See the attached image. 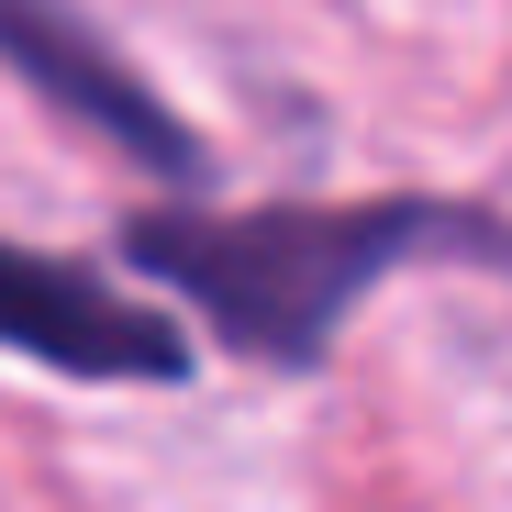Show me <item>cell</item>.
<instances>
[{"instance_id": "obj_1", "label": "cell", "mask_w": 512, "mask_h": 512, "mask_svg": "<svg viewBox=\"0 0 512 512\" xmlns=\"http://www.w3.org/2000/svg\"><path fill=\"white\" fill-rule=\"evenodd\" d=\"M501 212L479 201H156L123 223V256L179 290L234 357L256 368H323V346L368 312L379 279H401L412 256H479L490 268Z\"/></svg>"}, {"instance_id": "obj_2", "label": "cell", "mask_w": 512, "mask_h": 512, "mask_svg": "<svg viewBox=\"0 0 512 512\" xmlns=\"http://www.w3.org/2000/svg\"><path fill=\"white\" fill-rule=\"evenodd\" d=\"M0 346L67 379H156V390L190 379V334L156 301H134L123 279L45 256V245H0Z\"/></svg>"}, {"instance_id": "obj_3", "label": "cell", "mask_w": 512, "mask_h": 512, "mask_svg": "<svg viewBox=\"0 0 512 512\" xmlns=\"http://www.w3.org/2000/svg\"><path fill=\"white\" fill-rule=\"evenodd\" d=\"M0 67L23 78L34 101H56L67 123H90L101 145H123V156H145L156 179H201V134L167 112L145 78L67 12V0H0Z\"/></svg>"}, {"instance_id": "obj_4", "label": "cell", "mask_w": 512, "mask_h": 512, "mask_svg": "<svg viewBox=\"0 0 512 512\" xmlns=\"http://www.w3.org/2000/svg\"><path fill=\"white\" fill-rule=\"evenodd\" d=\"M490 268H501V279H512V223H501V245H490Z\"/></svg>"}]
</instances>
